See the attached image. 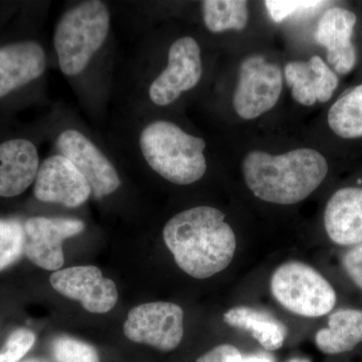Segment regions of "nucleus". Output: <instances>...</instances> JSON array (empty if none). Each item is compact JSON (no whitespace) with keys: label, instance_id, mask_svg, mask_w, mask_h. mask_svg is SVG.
<instances>
[{"label":"nucleus","instance_id":"1","mask_svg":"<svg viewBox=\"0 0 362 362\" xmlns=\"http://www.w3.org/2000/svg\"><path fill=\"white\" fill-rule=\"evenodd\" d=\"M225 214L211 206H195L170 218L163 240L181 270L207 279L232 263L237 240Z\"/></svg>","mask_w":362,"mask_h":362},{"label":"nucleus","instance_id":"2","mask_svg":"<svg viewBox=\"0 0 362 362\" xmlns=\"http://www.w3.org/2000/svg\"><path fill=\"white\" fill-rule=\"evenodd\" d=\"M250 190L264 202L294 204L303 201L325 180L328 164L318 151L295 149L282 156L262 151L247 154L243 163Z\"/></svg>","mask_w":362,"mask_h":362},{"label":"nucleus","instance_id":"3","mask_svg":"<svg viewBox=\"0 0 362 362\" xmlns=\"http://www.w3.org/2000/svg\"><path fill=\"white\" fill-rule=\"evenodd\" d=\"M139 144L150 168L170 182L192 185L206 173V142L187 134L175 124H149L140 135Z\"/></svg>","mask_w":362,"mask_h":362},{"label":"nucleus","instance_id":"4","mask_svg":"<svg viewBox=\"0 0 362 362\" xmlns=\"http://www.w3.org/2000/svg\"><path fill=\"white\" fill-rule=\"evenodd\" d=\"M110 30V13L103 1L92 0L66 11L57 25L54 44L59 68L77 76L103 45Z\"/></svg>","mask_w":362,"mask_h":362},{"label":"nucleus","instance_id":"5","mask_svg":"<svg viewBox=\"0 0 362 362\" xmlns=\"http://www.w3.org/2000/svg\"><path fill=\"white\" fill-rule=\"evenodd\" d=\"M271 291L288 311L310 318L326 315L337 304V293L329 282L301 262L279 267L272 276Z\"/></svg>","mask_w":362,"mask_h":362},{"label":"nucleus","instance_id":"6","mask_svg":"<svg viewBox=\"0 0 362 362\" xmlns=\"http://www.w3.org/2000/svg\"><path fill=\"white\" fill-rule=\"evenodd\" d=\"M183 310L171 302H152L131 309L124 324V334L136 343L162 351L175 349L182 340Z\"/></svg>","mask_w":362,"mask_h":362},{"label":"nucleus","instance_id":"7","mask_svg":"<svg viewBox=\"0 0 362 362\" xmlns=\"http://www.w3.org/2000/svg\"><path fill=\"white\" fill-rule=\"evenodd\" d=\"M282 71L261 56L245 59L233 94V107L243 119H255L277 104L283 88Z\"/></svg>","mask_w":362,"mask_h":362},{"label":"nucleus","instance_id":"8","mask_svg":"<svg viewBox=\"0 0 362 362\" xmlns=\"http://www.w3.org/2000/svg\"><path fill=\"white\" fill-rule=\"evenodd\" d=\"M25 255L40 268L59 271L65 263L63 243L85 230L75 218L33 216L23 223Z\"/></svg>","mask_w":362,"mask_h":362},{"label":"nucleus","instance_id":"9","mask_svg":"<svg viewBox=\"0 0 362 362\" xmlns=\"http://www.w3.org/2000/svg\"><path fill=\"white\" fill-rule=\"evenodd\" d=\"M202 75L199 44L192 37H181L169 49L168 68L150 86V99L158 106H168L181 93L192 90L199 84Z\"/></svg>","mask_w":362,"mask_h":362},{"label":"nucleus","instance_id":"10","mask_svg":"<svg viewBox=\"0 0 362 362\" xmlns=\"http://www.w3.org/2000/svg\"><path fill=\"white\" fill-rule=\"evenodd\" d=\"M61 156L66 157L82 173L95 197L114 194L121 180L113 164L96 145L77 130L64 131L57 140Z\"/></svg>","mask_w":362,"mask_h":362},{"label":"nucleus","instance_id":"11","mask_svg":"<svg viewBox=\"0 0 362 362\" xmlns=\"http://www.w3.org/2000/svg\"><path fill=\"white\" fill-rule=\"evenodd\" d=\"M49 282L57 292L80 301L90 313H107L118 301L115 283L103 277L102 271L95 266L71 267L54 272Z\"/></svg>","mask_w":362,"mask_h":362},{"label":"nucleus","instance_id":"12","mask_svg":"<svg viewBox=\"0 0 362 362\" xmlns=\"http://www.w3.org/2000/svg\"><path fill=\"white\" fill-rule=\"evenodd\" d=\"M33 185V194L37 201L59 204L70 209L82 206L92 194L82 173L63 156L45 159Z\"/></svg>","mask_w":362,"mask_h":362},{"label":"nucleus","instance_id":"13","mask_svg":"<svg viewBox=\"0 0 362 362\" xmlns=\"http://www.w3.org/2000/svg\"><path fill=\"white\" fill-rule=\"evenodd\" d=\"M47 69L42 45L33 40H18L0 45V102L39 80Z\"/></svg>","mask_w":362,"mask_h":362},{"label":"nucleus","instance_id":"14","mask_svg":"<svg viewBox=\"0 0 362 362\" xmlns=\"http://www.w3.org/2000/svg\"><path fill=\"white\" fill-rule=\"evenodd\" d=\"M37 145L25 136L0 139V197L13 199L35 183L40 168Z\"/></svg>","mask_w":362,"mask_h":362},{"label":"nucleus","instance_id":"15","mask_svg":"<svg viewBox=\"0 0 362 362\" xmlns=\"http://www.w3.org/2000/svg\"><path fill=\"white\" fill-rule=\"evenodd\" d=\"M356 23V14L333 7L323 14L317 25V42L326 47L328 63L341 75L349 74L356 66V47L351 42Z\"/></svg>","mask_w":362,"mask_h":362},{"label":"nucleus","instance_id":"16","mask_svg":"<svg viewBox=\"0 0 362 362\" xmlns=\"http://www.w3.org/2000/svg\"><path fill=\"white\" fill-rule=\"evenodd\" d=\"M324 226L328 237L341 246L362 243V188L337 190L326 206Z\"/></svg>","mask_w":362,"mask_h":362},{"label":"nucleus","instance_id":"17","mask_svg":"<svg viewBox=\"0 0 362 362\" xmlns=\"http://www.w3.org/2000/svg\"><path fill=\"white\" fill-rule=\"evenodd\" d=\"M285 78L293 98L304 106L327 102L338 86L337 75L322 59L313 56L308 62H291L285 66Z\"/></svg>","mask_w":362,"mask_h":362},{"label":"nucleus","instance_id":"18","mask_svg":"<svg viewBox=\"0 0 362 362\" xmlns=\"http://www.w3.org/2000/svg\"><path fill=\"white\" fill-rule=\"evenodd\" d=\"M228 325L249 331L269 351L282 347L287 337V328L282 322L268 312L258 310L247 306H238L223 315Z\"/></svg>","mask_w":362,"mask_h":362},{"label":"nucleus","instance_id":"19","mask_svg":"<svg viewBox=\"0 0 362 362\" xmlns=\"http://www.w3.org/2000/svg\"><path fill=\"white\" fill-rule=\"evenodd\" d=\"M315 342L326 354L351 351L362 342V311L340 309L331 314L328 327L316 333Z\"/></svg>","mask_w":362,"mask_h":362},{"label":"nucleus","instance_id":"20","mask_svg":"<svg viewBox=\"0 0 362 362\" xmlns=\"http://www.w3.org/2000/svg\"><path fill=\"white\" fill-rule=\"evenodd\" d=\"M328 124L340 137H362V84L343 94L328 112Z\"/></svg>","mask_w":362,"mask_h":362},{"label":"nucleus","instance_id":"21","mask_svg":"<svg viewBox=\"0 0 362 362\" xmlns=\"http://www.w3.org/2000/svg\"><path fill=\"white\" fill-rule=\"evenodd\" d=\"M204 23L213 33L240 30L246 26L249 13L243 0H206L202 1Z\"/></svg>","mask_w":362,"mask_h":362},{"label":"nucleus","instance_id":"22","mask_svg":"<svg viewBox=\"0 0 362 362\" xmlns=\"http://www.w3.org/2000/svg\"><path fill=\"white\" fill-rule=\"evenodd\" d=\"M25 255L23 223L16 218H0V272Z\"/></svg>","mask_w":362,"mask_h":362},{"label":"nucleus","instance_id":"23","mask_svg":"<svg viewBox=\"0 0 362 362\" xmlns=\"http://www.w3.org/2000/svg\"><path fill=\"white\" fill-rule=\"evenodd\" d=\"M51 350L54 362H101L93 345L66 335L54 338Z\"/></svg>","mask_w":362,"mask_h":362},{"label":"nucleus","instance_id":"24","mask_svg":"<svg viewBox=\"0 0 362 362\" xmlns=\"http://www.w3.org/2000/svg\"><path fill=\"white\" fill-rule=\"evenodd\" d=\"M35 335L32 331L21 328L13 331L7 338L0 351V362H18L33 349Z\"/></svg>","mask_w":362,"mask_h":362},{"label":"nucleus","instance_id":"25","mask_svg":"<svg viewBox=\"0 0 362 362\" xmlns=\"http://www.w3.org/2000/svg\"><path fill=\"white\" fill-rule=\"evenodd\" d=\"M326 1H286V0H267L265 6L271 18L276 23L286 20L294 14L306 13L327 4Z\"/></svg>","mask_w":362,"mask_h":362},{"label":"nucleus","instance_id":"26","mask_svg":"<svg viewBox=\"0 0 362 362\" xmlns=\"http://www.w3.org/2000/svg\"><path fill=\"white\" fill-rule=\"evenodd\" d=\"M197 362H247V358L233 345L221 344L209 350L199 357Z\"/></svg>","mask_w":362,"mask_h":362},{"label":"nucleus","instance_id":"27","mask_svg":"<svg viewBox=\"0 0 362 362\" xmlns=\"http://www.w3.org/2000/svg\"><path fill=\"white\" fill-rule=\"evenodd\" d=\"M343 266L347 275L362 290V243L345 254Z\"/></svg>","mask_w":362,"mask_h":362},{"label":"nucleus","instance_id":"28","mask_svg":"<svg viewBox=\"0 0 362 362\" xmlns=\"http://www.w3.org/2000/svg\"><path fill=\"white\" fill-rule=\"evenodd\" d=\"M247 362H275L273 356L269 354H264V352H259V354H247L246 356Z\"/></svg>","mask_w":362,"mask_h":362},{"label":"nucleus","instance_id":"29","mask_svg":"<svg viewBox=\"0 0 362 362\" xmlns=\"http://www.w3.org/2000/svg\"><path fill=\"white\" fill-rule=\"evenodd\" d=\"M23 362H49V361H47V359L45 358H30V359H26V361Z\"/></svg>","mask_w":362,"mask_h":362},{"label":"nucleus","instance_id":"30","mask_svg":"<svg viewBox=\"0 0 362 362\" xmlns=\"http://www.w3.org/2000/svg\"><path fill=\"white\" fill-rule=\"evenodd\" d=\"M288 362H310V361H308V359L306 358H293L291 361Z\"/></svg>","mask_w":362,"mask_h":362}]
</instances>
